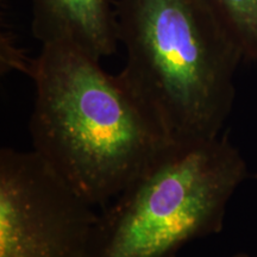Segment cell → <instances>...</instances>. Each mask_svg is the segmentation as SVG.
<instances>
[{"mask_svg": "<svg viewBox=\"0 0 257 257\" xmlns=\"http://www.w3.org/2000/svg\"><path fill=\"white\" fill-rule=\"evenodd\" d=\"M8 68L35 85L32 150L93 206H107L172 143L118 75L63 44L34 59L5 46Z\"/></svg>", "mask_w": 257, "mask_h": 257, "instance_id": "cell-1", "label": "cell"}, {"mask_svg": "<svg viewBox=\"0 0 257 257\" xmlns=\"http://www.w3.org/2000/svg\"><path fill=\"white\" fill-rule=\"evenodd\" d=\"M120 81L174 144L220 136L244 61L204 0H115Z\"/></svg>", "mask_w": 257, "mask_h": 257, "instance_id": "cell-2", "label": "cell"}, {"mask_svg": "<svg viewBox=\"0 0 257 257\" xmlns=\"http://www.w3.org/2000/svg\"><path fill=\"white\" fill-rule=\"evenodd\" d=\"M246 176L226 136L173 144L104 207L95 257H179L187 243L223 229Z\"/></svg>", "mask_w": 257, "mask_h": 257, "instance_id": "cell-3", "label": "cell"}, {"mask_svg": "<svg viewBox=\"0 0 257 257\" xmlns=\"http://www.w3.org/2000/svg\"><path fill=\"white\" fill-rule=\"evenodd\" d=\"M35 150L0 152V257H95L100 214Z\"/></svg>", "mask_w": 257, "mask_h": 257, "instance_id": "cell-4", "label": "cell"}, {"mask_svg": "<svg viewBox=\"0 0 257 257\" xmlns=\"http://www.w3.org/2000/svg\"><path fill=\"white\" fill-rule=\"evenodd\" d=\"M31 31L42 43L63 44L96 61L117 50L118 22L112 0H30Z\"/></svg>", "mask_w": 257, "mask_h": 257, "instance_id": "cell-5", "label": "cell"}, {"mask_svg": "<svg viewBox=\"0 0 257 257\" xmlns=\"http://www.w3.org/2000/svg\"><path fill=\"white\" fill-rule=\"evenodd\" d=\"M238 44L245 61L257 62V0H204Z\"/></svg>", "mask_w": 257, "mask_h": 257, "instance_id": "cell-6", "label": "cell"}, {"mask_svg": "<svg viewBox=\"0 0 257 257\" xmlns=\"http://www.w3.org/2000/svg\"><path fill=\"white\" fill-rule=\"evenodd\" d=\"M233 257H250L249 255H245V253H238V255L233 256Z\"/></svg>", "mask_w": 257, "mask_h": 257, "instance_id": "cell-7", "label": "cell"}, {"mask_svg": "<svg viewBox=\"0 0 257 257\" xmlns=\"http://www.w3.org/2000/svg\"><path fill=\"white\" fill-rule=\"evenodd\" d=\"M253 178H255V179L257 180V174H255V175H253Z\"/></svg>", "mask_w": 257, "mask_h": 257, "instance_id": "cell-8", "label": "cell"}]
</instances>
